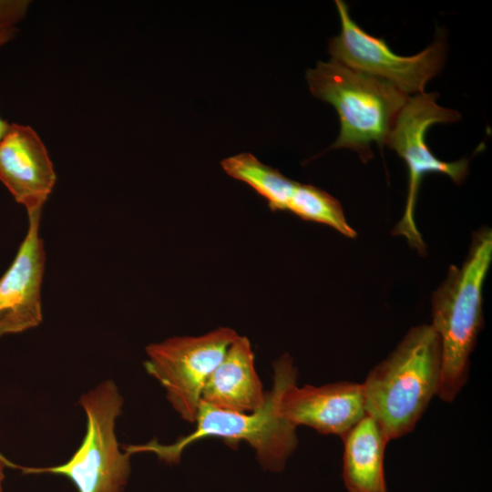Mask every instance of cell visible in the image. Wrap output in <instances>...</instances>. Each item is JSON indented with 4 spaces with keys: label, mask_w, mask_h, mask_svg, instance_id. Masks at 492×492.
<instances>
[{
    "label": "cell",
    "mask_w": 492,
    "mask_h": 492,
    "mask_svg": "<svg viewBox=\"0 0 492 492\" xmlns=\"http://www.w3.org/2000/svg\"><path fill=\"white\" fill-rule=\"evenodd\" d=\"M442 368L440 339L431 324L412 327L362 384L366 415L389 441L412 432L434 396Z\"/></svg>",
    "instance_id": "1"
},
{
    "label": "cell",
    "mask_w": 492,
    "mask_h": 492,
    "mask_svg": "<svg viewBox=\"0 0 492 492\" xmlns=\"http://www.w3.org/2000/svg\"><path fill=\"white\" fill-rule=\"evenodd\" d=\"M492 261V231L474 233L460 267L451 266L431 299L432 327L441 343V379L436 396L453 402L469 377L470 355L483 326V286Z\"/></svg>",
    "instance_id": "2"
},
{
    "label": "cell",
    "mask_w": 492,
    "mask_h": 492,
    "mask_svg": "<svg viewBox=\"0 0 492 492\" xmlns=\"http://www.w3.org/2000/svg\"><path fill=\"white\" fill-rule=\"evenodd\" d=\"M273 386L264 405L252 413H238L200 401L196 428L170 445L153 440L126 448L130 455L151 452L168 463L179 461L183 450L206 437H219L233 445L247 442L256 451L261 466L272 472L283 470L298 445L296 426L280 416L278 405L283 390L296 381L297 370L292 357L285 354L273 364Z\"/></svg>",
    "instance_id": "3"
},
{
    "label": "cell",
    "mask_w": 492,
    "mask_h": 492,
    "mask_svg": "<svg viewBox=\"0 0 492 492\" xmlns=\"http://www.w3.org/2000/svg\"><path fill=\"white\" fill-rule=\"evenodd\" d=\"M311 93L332 105L340 133L329 149L355 151L364 163L373 158L371 145L386 144L409 96L392 84L331 59L306 71Z\"/></svg>",
    "instance_id": "4"
},
{
    "label": "cell",
    "mask_w": 492,
    "mask_h": 492,
    "mask_svg": "<svg viewBox=\"0 0 492 492\" xmlns=\"http://www.w3.org/2000/svg\"><path fill=\"white\" fill-rule=\"evenodd\" d=\"M78 404L87 416L83 441L64 464L27 467L30 474L49 473L67 477L77 492H123L130 474V454L120 452L115 434L123 398L112 379L84 393Z\"/></svg>",
    "instance_id": "5"
},
{
    "label": "cell",
    "mask_w": 492,
    "mask_h": 492,
    "mask_svg": "<svg viewBox=\"0 0 492 492\" xmlns=\"http://www.w3.org/2000/svg\"><path fill=\"white\" fill-rule=\"evenodd\" d=\"M437 96L436 92L409 96L385 144L404 159L408 169L405 210L393 233L405 237L408 244L421 254L425 252V245L415 224V210L423 178L429 173H441L459 185L466 179L469 165V159L466 158L452 162L443 161L432 153L426 144V132L431 126L457 122L461 118L458 111L439 106L436 102Z\"/></svg>",
    "instance_id": "6"
},
{
    "label": "cell",
    "mask_w": 492,
    "mask_h": 492,
    "mask_svg": "<svg viewBox=\"0 0 492 492\" xmlns=\"http://www.w3.org/2000/svg\"><path fill=\"white\" fill-rule=\"evenodd\" d=\"M341 22L338 36L328 42L331 59L383 79L407 96L425 93L427 82L442 70L446 40L438 31L434 42L420 53L405 56L394 53L383 38L371 36L351 17L344 1L336 0Z\"/></svg>",
    "instance_id": "7"
},
{
    "label": "cell",
    "mask_w": 492,
    "mask_h": 492,
    "mask_svg": "<svg viewBox=\"0 0 492 492\" xmlns=\"http://www.w3.org/2000/svg\"><path fill=\"white\" fill-rule=\"evenodd\" d=\"M239 336L230 327H219L198 336H175L145 348L149 374L165 389L179 415L195 423L204 385Z\"/></svg>",
    "instance_id": "8"
},
{
    "label": "cell",
    "mask_w": 492,
    "mask_h": 492,
    "mask_svg": "<svg viewBox=\"0 0 492 492\" xmlns=\"http://www.w3.org/2000/svg\"><path fill=\"white\" fill-rule=\"evenodd\" d=\"M41 212L28 213V228L7 270L0 277V337L37 327L43 320L42 283L46 268Z\"/></svg>",
    "instance_id": "9"
},
{
    "label": "cell",
    "mask_w": 492,
    "mask_h": 492,
    "mask_svg": "<svg viewBox=\"0 0 492 492\" xmlns=\"http://www.w3.org/2000/svg\"><path fill=\"white\" fill-rule=\"evenodd\" d=\"M278 412L296 427L307 425L342 437L366 415L363 385L340 381L299 387L294 381L283 390Z\"/></svg>",
    "instance_id": "10"
},
{
    "label": "cell",
    "mask_w": 492,
    "mask_h": 492,
    "mask_svg": "<svg viewBox=\"0 0 492 492\" xmlns=\"http://www.w3.org/2000/svg\"><path fill=\"white\" fill-rule=\"evenodd\" d=\"M56 175L48 151L36 130L10 123L0 139V181L28 213L42 211Z\"/></svg>",
    "instance_id": "11"
},
{
    "label": "cell",
    "mask_w": 492,
    "mask_h": 492,
    "mask_svg": "<svg viewBox=\"0 0 492 492\" xmlns=\"http://www.w3.org/2000/svg\"><path fill=\"white\" fill-rule=\"evenodd\" d=\"M266 397L255 369L251 342L239 335L209 376L201 400L223 410L252 413L264 405Z\"/></svg>",
    "instance_id": "12"
},
{
    "label": "cell",
    "mask_w": 492,
    "mask_h": 492,
    "mask_svg": "<svg viewBox=\"0 0 492 492\" xmlns=\"http://www.w3.org/2000/svg\"><path fill=\"white\" fill-rule=\"evenodd\" d=\"M342 478L348 492H388L384 451L390 442L377 422L365 415L344 436Z\"/></svg>",
    "instance_id": "13"
},
{
    "label": "cell",
    "mask_w": 492,
    "mask_h": 492,
    "mask_svg": "<svg viewBox=\"0 0 492 492\" xmlns=\"http://www.w3.org/2000/svg\"><path fill=\"white\" fill-rule=\"evenodd\" d=\"M223 170L264 198L271 210H287L296 181L269 167L250 153H241L221 160Z\"/></svg>",
    "instance_id": "14"
},
{
    "label": "cell",
    "mask_w": 492,
    "mask_h": 492,
    "mask_svg": "<svg viewBox=\"0 0 492 492\" xmlns=\"http://www.w3.org/2000/svg\"><path fill=\"white\" fill-rule=\"evenodd\" d=\"M287 210L304 220L327 225L348 238L356 237V231L348 224L340 202L315 186L296 182Z\"/></svg>",
    "instance_id": "15"
},
{
    "label": "cell",
    "mask_w": 492,
    "mask_h": 492,
    "mask_svg": "<svg viewBox=\"0 0 492 492\" xmlns=\"http://www.w3.org/2000/svg\"><path fill=\"white\" fill-rule=\"evenodd\" d=\"M28 0H0V27H15L27 13Z\"/></svg>",
    "instance_id": "16"
},
{
    "label": "cell",
    "mask_w": 492,
    "mask_h": 492,
    "mask_svg": "<svg viewBox=\"0 0 492 492\" xmlns=\"http://www.w3.org/2000/svg\"><path fill=\"white\" fill-rule=\"evenodd\" d=\"M16 31V27H0V47L12 40ZM9 124L0 117V139L6 132Z\"/></svg>",
    "instance_id": "17"
},
{
    "label": "cell",
    "mask_w": 492,
    "mask_h": 492,
    "mask_svg": "<svg viewBox=\"0 0 492 492\" xmlns=\"http://www.w3.org/2000/svg\"><path fill=\"white\" fill-rule=\"evenodd\" d=\"M11 466L12 464L0 453V492H4L5 469Z\"/></svg>",
    "instance_id": "18"
}]
</instances>
